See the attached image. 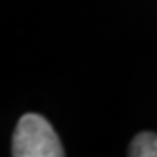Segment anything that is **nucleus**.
Instances as JSON below:
<instances>
[{
  "label": "nucleus",
  "mask_w": 157,
  "mask_h": 157,
  "mask_svg": "<svg viewBox=\"0 0 157 157\" xmlns=\"http://www.w3.org/2000/svg\"><path fill=\"white\" fill-rule=\"evenodd\" d=\"M131 157H157V135L155 133H140L129 145Z\"/></svg>",
  "instance_id": "2"
},
{
  "label": "nucleus",
  "mask_w": 157,
  "mask_h": 157,
  "mask_svg": "<svg viewBox=\"0 0 157 157\" xmlns=\"http://www.w3.org/2000/svg\"><path fill=\"white\" fill-rule=\"evenodd\" d=\"M14 157H63L65 150L54 129L42 115L25 113L12 136Z\"/></svg>",
  "instance_id": "1"
}]
</instances>
